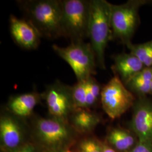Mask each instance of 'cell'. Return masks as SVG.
Listing matches in <instances>:
<instances>
[{
    "instance_id": "1",
    "label": "cell",
    "mask_w": 152,
    "mask_h": 152,
    "mask_svg": "<svg viewBox=\"0 0 152 152\" xmlns=\"http://www.w3.org/2000/svg\"><path fill=\"white\" fill-rule=\"evenodd\" d=\"M26 18L32 23L42 37H64L62 4L59 0H27L18 2Z\"/></svg>"
},
{
    "instance_id": "2",
    "label": "cell",
    "mask_w": 152,
    "mask_h": 152,
    "mask_svg": "<svg viewBox=\"0 0 152 152\" xmlns=\"http://www.w3.org/2000/svg\"><path fill=\"white\" fill-rule=\"evenodd\" d=\"M112 4L105 0H91L88 25L90 43L99 67L105 69V51L113 38L111 26Z\"/></svg>"
},
{
    "instance_id": "3",
    "label": "cell",
    "mask_w": 152,
    "mask_h": 152,
    "mask_svg": "<svg viewBox=\"0 0 152 152\" xmlns=\"http://www.w3.org/2000/svg\"><path fill=\"white\" fill-rule=\"evenodd\" d=\"M62 25L64 37L71 42L88 38L90 1L62 0Z\"/></svg>"
},
{
    "instance_id": "4",
    "label": "cell",
    "mask_w": 152,
    "mask_h": 152,
    "mask_svg": "<svg viewBox=\"0 0 152 152\" xmlns=\"http://www.w3.org/2000/svg\"><path fill=\"white\" fill-rule=\"evenodd\" d=\"M55 53L71 66L77 81L87 80L95 73L96 59L90 42H71L66 47L54 45Z\"/></svg>"
},
{
    "instance_id": "5",
    "label": "cell",
    "mask_w": 152,
    "mask_h": 152,
    "mask_svg": "<svg viewBox=\"0 0 152 152\" xmlns=\"http://www.w3.org/2000/svg\"><path fill=\"white\" fill-rule=\"evenodd\" d=\"M152 1L131 0L121 5L112 4L111 26L113 38L127 45L131 42L139 22L140 7Z\"/></svg>"
},
{
    "instance_id": "6",
    "label": "cell",
    "mask_w": 152,
    "mask_h": 152,
    "mask_svg": "<svg viewBox=\"0 0 152 152\" xmlns=\"http://www.w3.org/2000/svg\"><path fill=\"white\" fill-rule=\"evenodd\" d=\"M100 99L104 110L112 119L120 117L135 103L132 92L115 74L102 88Z\"/></svg>"
},
{
    "instance_id": "7",
    "label": "cell",
    "mask_w": 152,
    "mask_h": 152,
    "mask_svg": "<svg viewBox=\"0 0 152 152\" xmlns=\"http://www.w3.org/2000/svg\"><path fill=\"white\" fill-rule=\"evenodd\" d=\"M43 95L49 112L53 117L65 121L71 111L76 109L72 86L59 80L48 85Z\"/></svg>"
},
{
    "instance_id": "8",
    "label": "cell",
    "mask_w": 152,
    "mask_h": 152,
    "mask_svg": "<svg viewBox=\"0 0 152 152\" xmlns=\"http://www.w3.org/2000/svg\"><path fill=\"white\" fill-rule=\"evenodd\" d=\"M131 126L139 142H152V102L151 100L142 98L135 103Z\"/></svg>"
},
{
    "instance_id": "9",
    "label": "cell",
    "mask_w": 152,
    "mask_h": 152,
    "mask_svg": "<svg viewBox=\"0 0 152 152\" xmlns=\"http://www.w3.org/2000/svg\"><path fill=\"white\" fill-rule=\"evenodd\" d=\"M9 23L11 37L16 45L26 50L38 48L42 36L32 23L13 15L10 16Z\"/></svg>"
},
{
    "instance_id": "10",
    "label": "cell",
    "mask_w": 152,
    "mask_h": 152,
    "mask_svg": "<svg viewBox=\"0 0 152 152\" xmlns=\"http://www.w3.org/2000/svg\"><path fill=\"white\" fill-rule=\"evenodd\" d=\"M35 129L42 140L49 145H57L65 141L69 130L64 120L52 118H39L36 120Z\"/></svg>"
},
{
    "instance_id": "11",
    "label": "cell",
    "mask_w": 152,
    "mask_h": 152,
    "mask_svg": "<svg viewBox=\"0 0 152 152\" xmlns=\"http://www.w3.org/2000/svg\"><path fill=\"white\" fill-rule=\"evenodd\" d=\"M145 68L136 56L123 53L114 57L113 70L125 85Z\"/></svg>"
},
{
    "instance_id": "12",
    "label": "cell",
    "mask_w": 152,
    "mask_h": 152,
    "mask_svg": "<svg viewBox=\"0 0 152 152\" xmlns=\"http://www.w3.org/2000/svg\"><path fill=\"white\" fill-rule=\"evenodd\" d=\"M0 135L4 145L8 148H15L22 141V127L16 118L12 116L11 114L1 115Z\"/></svg>"
},
{
    "instance_id": "13",
    "label": "cell",
    "mask_w": 152,
    "mask_h": 152,
    "mask_svg": "<svg viewBox=\"0 0 152 152\" xmlns=\"http://www.w3.org/2000/svg\"><path fill=\"white\" fill-rule=\"evenodd\" d=\"M41 98V95L34 91L17 95L10 98L8 107L11 114L20 118L27 117L32 113Z\"/></svg>"
},
{
    "instance_id": "14",
    "label": "cell",
    "mask_w": 152,
    "mask_h": 152,
    "mask_svg": "<svg viewBox=\"0 0 152 152\" xmlns=\"http://www.w3.org/2000/svg\"><path fill=\"white\" fill-rule=\"evenodd\" d=\"M72 115V122L76 128L80 130H91L98 125L100 119L98 115L87 109H77Z\"/></svg>"
},
{
    "instance_id": "15",
    "label": "cell",
    "mask_w": 152,
    "mask_h": 152,
    "mask_svg": "<svg viewBox=\"0 0 152 152\" xmlns=\"http://www.w3.org/2000/svg\"><path fill=\"white\" fill-rule=\"evenodd\" d=\"M110 144L120 151H126L135 144V138L130 133L124 129H114L111 131L108 136Z\"/></svg>"
},
{
    "instance_id": "16",
    "label": "cell",
    "mask_w": 152,
    "mask_h": 152,
    "mask_svg": "<svg viewBox=\"0 0 152 152\" xmlns=\"http://www.w3.org/2000/svg\"><path fill=\"white\" fill-rule=\"evenodd\" d=\"M126 46L130 53L136 56L145 67H152V40L144 44L136 45L131 42Z\"/></svg>"
},
{
    "instance_id": "17",
    "label": "cell",
    "mask_w": 152,
    "mask_h": 152,
    "mask_svg": "<svg viewBox=\"0 0 152 152\" xmlns=\"http://www.w3.org/2000/svg\"><path fill=\"white\" fill-rule=\"evenodd\" d=\"M72 98L76 109H87L86 107V80L77 81L72 86Z\"/></svg>"
},
{
    "instance_id": "18",
    "label": "cell",
    "mask_w": 152,
    "mask_h": 152,
    "mask_svg": "<svg viewBox=\"0 0 152 152\" xmlns=\"http://www.w3.org/2000/svg\"><path fill=\"white\" fill-rule=\"evenodd\" d=\"M86 107L87 109L94 105L101 96L102 90L100 84L93 77L86 80Z\"/></svg>"
},
{
    "instance_id": "19",
    "label": "cell",
    "mask_w": 152,
    "mask_h": 152,
    "mask_svg": "<svg viewBox=\"0 0 152 152\" xmlns=\"http://www.w3.org/2000/svg\"><path fill=\"white\" fill-rule=\"evenodd\" d=\"M151 82L141 81L132 78L125 86L129 87L132 91L137 94L144 96L151 94Z\"/></svg>"
},
{
    "instance_id": "20",
    "label": "cell",
    "mask_w": 152,
    "mask_h": 152,
    "mask_svg": "<svg viewBox=\"0 0 152 152\" xmlns=\"http://www.w3.org/2000/svg\"><path fill=\"white\" fill-rule=\"evenodd\" d=\"M80 152H103V145L94 140H85L80 145Z\"/></svg>"
},
{
    "instance_id": "21",
    "label": "cell",
    "mask_w": 152,
    "mask_h": 152,
    "mask_svg": "<svg viewBox=\"0 0 152 152\" xmlns=\"http://www.w3.org/2000/svg\"><path fill=\"white\" fill-rule=\"evenodd\" d=\"M128 152H152V142L139 141L136 145Z\"/></svg>"
},
{
    "instance_id": "22",
    "label": "cell",
    "mask_w": 152,
    "mask_h": 152,
    "mask_svg": "<svg viewBox=\"0 0 152 152\" xmlns=\"http://www.w3.org/2000/svg\"><path fill=\"white\" fill-rule=\"evenodd\" d=\"M14 152H35V151L31 147H26L18 149Z\"/></svg>"
},
{
    "instance_id": "23",
    "label": "cell",
    "mask_w": 152,
    "mask_h": 152,
    "mask_svg": "<svg viewBox=\"0 0 152 152\" xmlns=\"http://www.w3.org/2000/svg\"><path fill=\"white\" fill-rule=\"evenodd\" d=\"M103 152H116L113 149L109 147L107 145H104Z\"/></svg>"
},
{
    "instance_id": "24",
    "label": "cell",
    "mask_w": 152,
    "mask_h": 152,
    "mask_svg": "<svg viewBox=\"0 0 152 152\" xmlns=\"http://www.w3.org/2000/svg\"><path fill=\"white\" fill-rule=\"evenodd\" d=\"M58 152H71V151L68 149H62L61 151H60Z\"/></svg>"
},
{
    "instance_id": "25",
    "label": "cell",
    "mask_w": 152,
    "mask_h": 152,
    "mask_svg": "<svg viewBox=\"0 0 152 152\" xmlns=\"http://www.w3.org/2000/svg\"><path fill=\"white\" fill-rule=\"evenodd\" d=\"M151 94H152V80L151 81Z\"/></svg>"
}]
</instances>
